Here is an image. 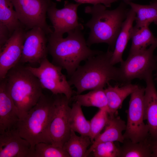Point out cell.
<instances>
[{
	"mask_svg": "<svg viewBox=\"0 0 157 157\" xmlns=\"http://www.w3.org/2000/svg\"><path fill=\"white\" fill-rule=\"evenodd\" d=\"M81 29L68 33L65 38L52 33L48 35L47 48L52 63L66 70L70 77L80 63L103 52L91 49L87 44Z\"/></svg>",
	"mask_w": 157,
	"mask_h": 157,
	"instance_id": "1",
	"label": "cell"
},
{
	"mask_svg": "<svg viewBox=\"0 0 157 157\" xmlns=\"http://www.w3.org/2000/svg\"><path fill=\"white\" fill-rule=\"evenodd\" d=\"M127 5L124 1L113 10L107 9L102 4L85 8V13L91 16L84 25L90 29L86 41L89 47L94 44L104 43L114 50L117 38L129 10L127 8Z\"/></svg>",
	"mask_w": 157,
	"mask_h": 157,
	"instance_id": "2",
	"label": "cell"
},
{
	"mask_svg": "<svg viewBox=\"0 0 157 157\" xmlns=\"http://www.w3.org/2000/svg\"><path fill=\"white\" fill-rule=\"evenodd\" d=\"M113 51L109 49L89 58L82 65H80L70 77L68 82L76 89V94L84 91L104 88L112 80L120 82L119 67L111 63Z\"/></svg>",
	"mask_w": 157,
	"mask_h": 157,
	"instance_id": "3",
	"label": "cell"
},
{
	"mask_svg": "<svg viewBox=\"0 0 157 157\" xmlns=\"http://www.w3.org/2000/svg\"><path fill=\"white\" fill-rule=\"evenodd\" d=\"M5 78L20 119L37 103L43 94V88L38 78L20 63L8 72Z\"/></svg>",
	"mask_w": 157,
	"mask_h": 157,
	"instance_id": "4",
	"label": "cell"
},
{
	"mask_svg": "<svg viewBox=\"0 0 157 157\" xmlns=\"http://www.w3.org/2000/svg\"><path fill=\"white\" fill-rule=\"evenodd\" d=\"M55 109L54 98L43 94L36 104L17 124L15 127L20 136L30 143L34 150L38 143L51 144L49 129Z\"/></svg>",
	"mask_w": 157,
	"mask_h": 157,
	"instance_id": "5",
	"label": "cell"
},
{
	"mask_svg": "<svg viewBox=\"0 0 157 157\" xmlns=\"http://www.w3.org/2000/svg\"><path fill=\"white\" fill-rule=\"evenodd\" d=\"M145 88L139 86L131 94L127 111V120L123 136L133 142L145 140L149 135L147 125L144 122Z\"/></svg>",
	"mask_w": 157,
	"mask_h": 157,
	"instance_id": "6",
	"label": "cell"
},
{
	"mask_svg": "<svg viewBox=\"0 0 157 157\" xmlns=\"http://www.w3.org/2000/svg\"><path fill=\"white\" fill-rule=\"evenodd\" d=\"M157 47V43L153 44L142 51L129 56L121 62L119 67L120 82L130 83L135 78L145 80L153 71L157 70V63L154 55Z\"/></svg>",
	"mask_w": 157,
	"mask_h": 157,
	"instance_id": "7",
	"label": "cell"
},
{
	"mask_svg": "<svg viewBox=\"0 0 157 157\" xmlns=\"http://www.w3.org/2000/svg\"><path fill=\"white\" fill-rule=\"evenodd\" d=\"M10 0L19 20L26 30L38 27L43 30L47 35L53 32L46 21L51 0Z\"/></svg>",
	"mask_w": 157,
	"mask_h": 157,
	"instance_id": "8",
	"label": "cell"
},
{
	"mask_svg": "<svg viewBox=\"0 0 157 157\" xmlns=\"http://www.w3.org/2000/svg\"><path fill=\"white\" fill-rule=\"evenodd\" d=\"M39 64L38 67H26L38 78L43 89L49 90L54 95L63 94L70 100L74 92L62 72V68L50 63L47 58Z\"/></svg>",
	"mask_w": 157,
	"mask_h": 157,
	"instance_id": "9",
	"label": "cell"
},
{
	"mask_svg": "<svg viewBox=\"0 0 157 157\" xmlns=\"http://www.w3.org/2000/svg\"><path fill=\"white\" fill-rule=\"evenodd\" d=\"M54 95L55 109L49 127V135L51 144L63 148L70 136L69 118L71 108L69 105V100L65 96Z\"/></svg>",
	"mask_w": 157,
	"mask_h": 157,
	"instance_id": "10",
	"label": "cell"
},
{
	"mask_svg": "<svg viewBox=\"0 0 157 157\" xmlns=\"http://www.w3.org/2000/svg\"><path fill=\"white\" fill-rule=\"evenodd\" d=\"M81 5L66 0L64 7L58 9L56 7V3L52 1L47 15L53 28V34L63 36L64 34L71 31L77 29H83V25L78 22L77 15L78 7Z\"/></svg>",
	"mask_w": 157,
	"mask_h": 157,
	"instance_id": "11",
	"label": "cell"
},
{
	"mask_svg": "<svg viewBox=\"0 0 157 157\" xmlns=\"http://www.w3.org/2000/svg\"><path fill=\"white\" fill-rule=\"evenodd\" d=\"M24 27L15 31L0 48V79L5 78L8 72L20 63L26 31Z\"/></svg>",
	"mask_w": 157,
	"mask_h": 157,
	"instance_id": "12",
	"label": "cell"
},
{
	"mask_svg": "<svg viewBox=\"0 0 157 157\" xmlns=\"http://www.w3.org/2000/svg\"><path fill=\"white\" fill-rule=\"evenodd\" d=\"M44 31L35 27L26 32L19 63H40L47 57L48 38Z\"/></svg>",
	"mask_w": 157,
	"mask_h": 157,
	"instance_id": "13",
	"label": "cell"
},
{
	"mask_svg": "<svg viewBox=\"0 0 157 157\" xmlns=\"http://www.w3.org/2000/svg\"><path fill=\"white\" fill-rule=\"evenodd\" d=\"M34 153L15 127L0 133V157H33Z\"/></svg>",
	"mask_w": 157,
	"mask_h": 157,
	"instance_id": "14",
	"label": "cell"
},
{
	"mask_svg": "<svg viewBox=\"0 0 157 157\" xmlns=\"http://www.w3.org/2000/svg\"><path fill=\"white\" fill-rule=\"evenodd\" d=\"M19 119L18 111L9 93L5 78L0 80V133L15 127Z\"/></svg>",
	"mask_w": 157,
	"mask_h": 157,
	"instance_id": "15",
	"label": "cell"
},
{
	"mask_svg": "<svg viewBox=\"0 0 157 157\" xmlns=\"http://www.w3.org/2000/svg\"><path fill=\"white\" fill-rule=\"evenodd\" d=\"M146 83L144 96V119L149 129L148 137L157 139V91L152 74L144 80Z\"/></svg>",
	"mask_w": 157,
	"mask_h": 157,
	"instance_id": "16",
	"label": "cell"
},
{
	"mask_svg": "<svg viewBox=\"0 0 157 157\" xmlns=\"http://www.w3.org/2000/svg\"><path fill=\"white\" fill-rule=\"evenodd\" d=\"M126 123L119 116L116 115H109L105 129L102 133H100L96 138L90 148L87 150L85 157L88 156L92 150L99 143L106 142H117L122 143L124 140L122 132L125 131Z\"/></svg>",
	"mask_w": 157,
	"mask_h": 157,
	"instance_id": "17",
	"label": "cell"
},
{
	"mask_svg": "<svg viewBox=\"0 0 157 157\" xmlns=\"http://www.w3.org/2000/svg\"><path fill=\"white\" fill-rule=\"evenodd\" d=\"M104 89L107 97L108 114L110 116L116 115L125 99L136 90L139 86L131 83L124 84L121 87L118 85L113 86L109 83Z\"/></svg>",
	"mask_w": 157,
	"mask_h": 157,
	"instance_id": "18",
	"label": "cell"
},
{
	"mask_svg": "<svg viewBox=\"0 0 157 157\" xmlns=\"http://www.w3.org/2000/svg\"><path fill=\"white\" fill-rule=\"evenodd\" d=\"M135 13L131 8L122 24L120 31L115 42L111 58V63L113 65L123 61L122 55L128 42L131 39L133 24L135 21Z\"/></svg>",
	"mask_w": 157,
	"mask_h": 157,
	"instance_id": "19",
	"label": "cell"
},
{
	"mask_svg": "<svg viewBox=\"0 0 157 157\" xmlns=\"http://www.w3.org/2000/svg\"><path fill=\"white\" fill-rule=\"evenodd\" d=\"M149 26L140 27L133 26L131 34V44L129 56L142 51L148 46L157 43V38L154 35Z\"/></svg>",
	"mask_w": 157,
	"mask_h": 157,
	"instance_id": "20",
	"label": "cell"
},
{
	"mask_svg": "<svg viewBox=\"0 0 157 157\" xmlns=\"http://www.w3.org/2000/svg\"><path fill=\"white\" fill-rule=\"evenodd\" d=\"M124 1L135 13V26L140 27L149 25L152 22L157 25V3L152 1L149 5H142L128 0Z\"/></svg>",
	"mask_w": 157,
	"mask_h": 157,
	"instance_id": "21",
	"label": "cell"
},
{
	"mask_svg": "<svg viewBox=\"0 0 157 157\" xmlns=\"http://www.w3.org/2000/svg\"><path fill=\"white\" fill-rule=\"evenodd\" d=\"M92 143L89 136H78L71 129L69 138L64 144L63 148L70 157H86L88 147Z\"/></svg>",
	"mask_w": 157,
	"mask_h": 157,
	"instance_id": "22",
	"label": "cell"
},
{
	"mask_svg": "<svg viewBox=\"0 0 157 157\" xmlns=\"http://www.w3.org/2000/svg\"><path fill=\"white\" fill-rule=\"evenodd\" d=\"M73 98L81 106L96 107L106 109L109 112L107 100L104 88L92 90L83 94H76Z\"/></svg>",
	"mask_w": 157,
	"mask_h": 157,
	"instance_id": "23",
	"label": "cell"
},
{
	"mask_svg": "<svg viewBox=\"0 0 157 157\" xmlns=\"http://www.w3.org/2000/svg\"><path fill=\"white\" fill-rule=\"evenodd\" d=\"M122 144L119 147V157H151V151L147 138L137 142L124 139Z\"/></svg>",
	"mask_w": 157,
	"mask_h": 157,
	"instance_id": "24",
	"label": "cell"
},
{
	"mask_svg": "<svg viewBox=\"0 0 157 157\" xmlns=\"http://www.w3.org/2000/svg\"><path fill=\"white\" fill-rule=\"evenodd\" d=\"M81 106L77 101L73 104L69 116L70 127L71 129L81 135L89 136L90 121L86 119Z\"/></svg>",
	"mask_w": 157,
	"mask_h": 157,
	"instance_id": "25",
	"label": "cell"
},
{
	"mask_svg": "<svg viewBox=\"0 0 157 157\" xmlns=\"http://www.w3.org/2000/svg\"><path fill=\"white\" fill-rule=\"evenodd\" d=\"M10 0H0V23L8 28L11 36L16 30L24 27L19 20Z\"/></svg>",
	"mask_w": 157,
	"mask_h": 157,
	"instance_id": "26",
	"label": "cell"
},
{
	"mask_svg": "<svg viewBox=\"0 0 157 157\" xmlns=\"http://www.w3.org/2000/svg\"><path fill=\"white\" fill-rule=\"evenodd\" d=\"M33 157H70L63 148L51 144L41 142L37 144L34 149Z\"/></svg>",
	"mask_w": 157,
	"mask_h": 157,
	"instance_id": "27",
	"label": "cell"
},
{
	"mask_svg": "<svg viewBox=\"0 0 157 157\" xmlns=\"http://www.w3.org/2000/svg\"><path fill=\"white\" fill-rule=\"evenodd\" d=\"M109 117V115L107 110L105 109H99L90 120L89 137L92 143L105 126Z\"/></svg>",
	"mask_w": 157,
	"mask_h": 157,
	"instance_id": "28",
	"label": "cell"
},
{
	"mask_svg": "<svg viewBox=\"0 0 157 157\" xmlns=\"http://www.w3.org/2000/svg\"><path fill=\"white\" fill-rule=\"evenodd\" d=\"M113 142H101L98 144L92 152L95 157H119V147Z\"/></svg>",
	"mask_w": 157,
	"mask_h": 157,
	"instance_id": "29",
	"label": "cell"
},
{
	"mask_svg": "<svg viewBox=\"0 0 157 157\" xmlns=\"http://www.w3.org/2000/svg\"><path fill=\"white\" fill-rule=\"evenodd\" d=\"M57 1H61L62 0H56ZM76 3L81 4H90L95 5L98 4H102L106 7H110L113 3L119 0H74Z\"/></svg>",
	"mask_w": 157,
	"mask_h": 157,
	"instance_id": "30",
	"label": "cell"
},
{
	"mask_svg": "<svg viewBox=\"0 0 157 157\" xmlns=\"http://www.w3.org/2000/svg\"><path fill=\"white\" fill-rule=\"evenodd\" d=\"M10 36L8 27L0 23V48L6 43Z\"/></svg>",
	"mask_w": 157,
	"mask_h": 157,
	"instance_id": "31",
	"label": "cell"
},
{
	"mask_svg": "<svg viewBox=\"0 0 157 157\" xmlns=\"http://www.w3.org/2000/svg\"><path fill=\"white\" fill-rule=\"evenodd\" d=\"M147 140L151 151V157H157V139H153L148 136Z\"/></svg>",
	"mask_w": 157,
	"mask_h": 157,
	"instance_id": "32",
	"label": "cell"
},
{
	"mask_svg": "<svg viewBox=\"0 0 157 157\" xmlns=\"http://www.w3.org/2000/svg\"><path fill=\"white\" fill-rule=\"evenodd\" d=\"M155 57L156 60V62L157 63V55L156 56H155Z\"/></svg>",
	"mask_w": 157,
	"mask_h": 157,
	"instance_id": "33",
	"label": "cell"
},
{
	"mask_svg": "<svg viewBox=\"0 0 157 157\" xmlns=\"http://www.w3.org/2000/svg\"><path fill=\"white\" fill-rule=\"evenodd\" d=\"M153 1L157 3V0H153Z\"/></svg>",
	"mask_w": 157,
	"mask_h": 157,
	"instance_id": "34",
	"label": "cell"
},
{
	"mask_svg": "<svg viewBox=\"0 0 157 157\" xmlns=\"http://www.w3.org/2000/svg\"><path fill=\"white\" fill-rule=\"evenodd\" d=\"M156 80H157V73H156Z\"/></svg>",
	"mask_w": 157,
	"mask_h": 157,
	"instance_id": "35",
	"label": "cell"
}]
</instances>
